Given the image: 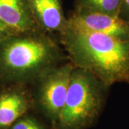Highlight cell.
<instances>
[{
    "label": "cell",
    "mask_w": 129,
    "mask_h": 129,
    "mask_svg": "<svg viewBox=\"0 0 129 129\" xmlns=\"http://www.w3.org/2000/svg\"><path fill=\"white\" fill-rule=\"evenodd\" d=\"M59 37L75 67L90 72L108 87L129 83V40L90 31L68 20Z\"/></svg>",
    "instance_id": "cell-1"
},
{
    "label": "cell",
    "mask_w": 129,
    "mask_h": 129,
    "mask_svg": "<svg viewBox=\"0 0 129 129\" xmlns=\"http://www.w3.org/2000/svg\"><path fill=\"white\" fill-rule=\"evenodd\" d=\"M49 34L36 29L14 32L0 45V85L29 86L47 70L68 60Z\"/></svg>",
    "instance_id": "cell-2"
},
{
    "label": "cell",
    "mask_w": 129,
    "mask_h": 129,
    "mask_svg": "<svg viewBox=\"0 0 129 129\" xmlns=\"http://www.w3.org/2000/svg\"><path fill=\"white\" fill-rule=\"evenodd\" d=\"M108 88L90 72L75 67L55 129H88L92 127L103 109Z\"/></svg>",
    "instance_id": "cell-3"
},
{
    "label": "cell",
    "mask_w": 129,
    "mask_h": 129,
    "mask_svg": "<svg viewBox=\"0 0 129 129\" xmlns=\"http://www.w3.org/2000/svg\"><path fill=\"white\" fill-rule=\"evenodd\" d=\"M75 66L68 60L47 70L29 86L33 108L55 129L64 106Z\"/></svg>",
    "instance_id": "cell-4"
},
{
    "label": "cell",
    "mask_w": 129,
    "mask_h": 129,
    "mask_svg": "<svg viewBox=\"0 0 129 129\" xmlns=\"http://www.w3.org/2000/svg\"><path fill=\"white\" fill-rule=\"evenodd\" d=\"M32 108V95L28 85H0V129H7Z\"/></svg>",
    "instance_id": "cell-5"
},
{
    "label": "cell",
    "mask_w": 129,
    "mask_h": 129,
    "mask_svg": "<svg viewBox=\"0 0 129 129\" xmlns=\"http://www.w3.org/2000/svg\"><path fill=\"white\" fill-rule=\"evenodd\" d=\"M68 20L70 23L90 31L122 40H129V22L118 16L73 11Z\"/></svg>",
    "instance_id": "cell-6"
},
{
    "label": "cell",
    "mask_w": 129,
    "mask_h": 129,
    "mask_svg": "<svg viewBox=\"0 0 129 129\" xmlns=\"http://www.w3.org/2000/svg\"><path fill=\"white\" fill-rule=\"evenodd\" d=\"M27 3L35 22L42 32L59 34L67 26L62 0H27Z\"/></svg>",
    "instance_id": "cell-7"
},
{
    "label": "cell",
    "mask_w": 129,
    "mask_h": 129,
    "mask_svg": "<svg viewBox=\"0 0 129 129\" xmlns=\"http://www.w3.org/2000/svg\"><path fill=\"white\" fill-rule=\"evenodd\" d=\"M0 20L14 32L40 29L33 19L27 0H0Z\"/></svg>",
    "instance_id": "cell-8"
},
{
    "label": "cell",
    "mask_w": 129,
    "mask_h": 129,
    "mask_svg": "<svg viewBox=\"0 0 129 129\" xmlns=\"http://www.w3.org/2000/svg\"><path fill=\"white\" fill-rule=\"evenodd\" d=\"M122 0H75V12H97L119 17Z\"/></svg>",
    "instance_id": "cell-9"
},
{
    "label": "cell",
    "mask_w": 129,
    "mask_h": 129,
    "mask_svg": "<svg viewBox=\"0 0 129 129\" xmlns=\"http://www.w3.org/2000/svg\"><path fill=\"white\" fill-rule=\"evenodd\" d=\"M50 125H47L38 118L27 113L16 120L7 129H50Z\"/></svg>",
    "instance_id": "cell-10"
},
{
    "label": "cell",
    "mask_w": 129,
    "mask_h": 129,
    "mask_svg": "<svg viewBox=\"0 0 129 129\" xmlns=\"http://www.w3.org/2000/svg\"><path fill=\"white\" fill-rule=\"evenodd\" d=\"M13 33H14V32L12 29H11L7 25H6L0 20V45L7 37Z\"/></svg>",
    "instance_id": "cell-11"
},
{
    "label": "cell",
    "mask_w": 129,
    "mask_h": 129,
    "mask_svg": "<svg viewBox=\"0 0 129 129\" xmlns=\"http://www.w3.org/2000/svg\"><path fill=\"white\" fill-rule=\"evenodd\" d=\"M119 17L129 22V0H122Z\"/></svg>",
    "instance_id": "cell-12"
}]
</instances>
